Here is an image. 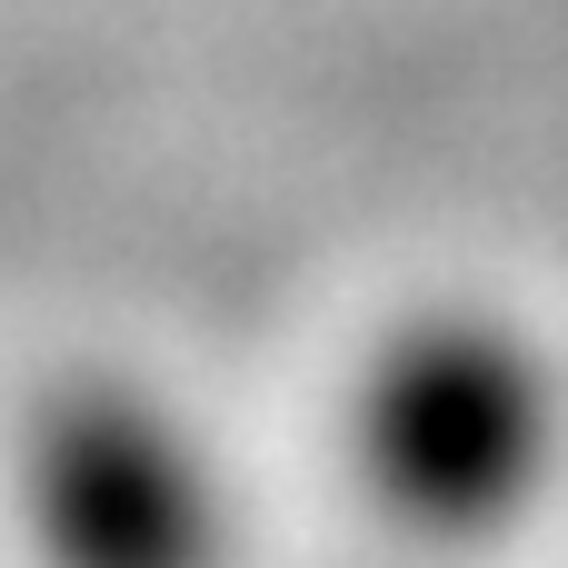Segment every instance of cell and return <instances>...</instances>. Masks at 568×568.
<instances>
[{"instance_id":"1","label":"cell","mask_w":568,"mask_h":568,"mask_svg":"<svg viewBox=\"0 0 568 568\" xmlns=\"http://www.w3.org/2000/svg\"><path fill=\"white\" fill-rule=\"evenodd\" d=\"M568 409L539 339L489 310L399 320L349 399V459L369 499L419 539H489L509 529L559 469Z\"/></svg>"},{"instance_id":"2","label":"cell","mask_w":568,"mask_h":568,"mask_svg":"<svg viewBox=\"0 0 568 568\" xmlns=\"http://www.w3.org/2000/svg\"><path fill=\"white\" fill-rule=\"evenodd\" d=\"M20 489L50 568H220L230 539L210 449L120 379H80L40 409Z\"/></svg>"}]
</instances>
